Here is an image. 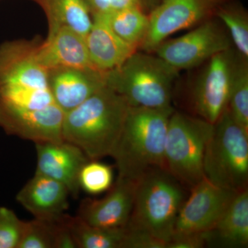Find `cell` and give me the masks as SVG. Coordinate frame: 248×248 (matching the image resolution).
<instances>
[{
  "instance_id": "obj_9",
  "label": "cell",
  "mask_w": 248,
  "mask_h": 248,
  "mask_svg": "<svg viewBox=\"0 0 248 248\" xmlns=\"http://www.w3.org/2000/svg\"><path fill=\"white\" fill-rule=\"evenodd\" d=\"M227 0H160L150 11L149 29L141 48L153 53L158 46L174 32L199 25L215 17Z\"/></svg>"
},
{
  "instance_id": "obj_7",
  "label": "cell",
  "mask_w": 248,
  "mask_h": 248,
  "mask_svg": "<svg viewBox=\"0 0 248 248\" xmlns=\"http://www.w3.org/2000/svg\"><path fill=\"white\" fill-rule=\"evenodd\" d=\"M241 56L232 47L206 62L190 94L194 115L215 124L227 110L232 83Z\"/></svg>"
},
{
  "instance_id": "obj_21",
  "label": "cell",
  "mask_w": 248,
  "mask_h": 248,
  "mask_svg": "<svg viewBox=\"0 0 248 248\" xmlns=\"http://www.w3.org/2000/svg\"><path fill=\"white\" fill-rule=\"evenodd\" d=\"M77 248H123L125 228H103L88 224L79 217L68 215Z\"/></svg>"
},
{
  "instance_id": "obj_19",
  "label": "cell",
  "mask_w": 248,
  "mask_h": 248,
  "mask_svg": "<svg viewBox=\"0 0 248 248\" xmlns=\"http://www.w3.org/2000/svg\"><path fill=\"white\" fill-rule=\"evenodd\" d=\"M248 246V189L236 192L213 229L207 247L245 248Z\"/></svg>"
},
{
  "instance_id": "obj_10",
  "label": "cell",
  "mask_w": 248,
  "mask_h": 248,
  "mask_svg": "<svg viewBox=\"0 0 248 248\" xmlns=\"http://www.w3.org/2000/svg\"><path fill=\"white\" fill-rule=\"evenodd\" d=\"M190 190L178 214L172 236L210 231L236 193L215 185L205 177Z\"/></svg>"
},
{
  "instance_id": "obj_31",
  "label": "cell",
  "mask_w": 248,
  "mask_h": 248,
  "mask_svg": "<svg viewBox=\"0 0 248 248\" xmlns=\"http://www.w3.org/2000/svg\"><path fill=\"white\" fill-rule=\"evenodd\" d=\"M92 17L93 16L109 14L110 12V0H84Z\"/></svg>"
},
{
  "instance_id": "obj_14",
  "label": "cell",
  "mask_w": 248,
  "mask_h": 248,
  "mask_svg": "<svg viewBox=\"0 0 248 248\" xmlns=\"http://www.w3.org/2000/svg\"><path fill=\"white\" fill-rule=\"evenodd\" d=\"M107 72L94 68H58L48 71L54 102L64 113L76 108L106 84Z\"/></svg>"
},
{
  "instance_id": "obj_30",
  "label": "cell",
  "mask_w": 248,
  "mask_h": 248,
  "mask_svg": "<svg viewBox=\"0 0 248 248\" xmlns=\"http://www.w3.org/2000/svg\"><path fill=\"white\" fill-rule=\"evenodd\" d=\"M207 247V232L173 235L167 248H203Z\"/></svg>"
},
{
  "instance_id": "obj_5",
  "label": "cell",
  "mask_w": 248,
  "mask_h": 248,
  "mask_svg": "<svg viewBox=\"0 0 248 248\" xmlns=\"http://www.w3.org/2000/svg\"><path fill=\"white\" fill-rule=\"evenodd\" d=\"M204 177L222 188L238 192L248 189V131L229 110L214 124L204 152Z\"/></svg>"
},
{
  "instance_id": "obj_13",
  "label": "cell",
  "mask_w": 248,
  "mask_h": 248,
  "mask_svg": "<svg viewBox=\"0 0 248 248\" xmlns=\"http://www.w3.org/2000/svg\"><path fill=\"white\" fill-rule=\"evenodd\" d=\"M137 181L118 176L107 196L100 200H83L77 216L94 227L125 228L133 208Z\"/></svg>"
},
{
  "instance_id": "obj_3",
  "label": "cell",
  "mask_w": 248,
  "mask_h": 248,
  "mask_svg": "<svg viewBox=\"0 0 248 248\" xmlns=\"http://www.w3.org/2000/svg\"><path fill=\"white\" fill-rule=\"evenodd\" d=\"M179 73L155 54L138 50L121 66L107 72L106 84L130 107L168 108L172 107Z\"/></svg>"
},
{
  "instance_id": "obj_15",
  "label": "cell",
  "mask_w": 248,
  "mask_h": 248,
  "mask_svg": "<svg viewBox=\"0 0 248 248\" xmlns=\"http://www.w3.org/2000/svg\"><path fill=\"white\" fill-rule=\"evenodd\" d=\"M37 164L35 172L63 184L70 195L77 197L80 190L79 174L89 161L78 147L69 142L35 143Z\"/></svg>"
},
{
  "instance_id": "obj_22",
  "label": "cell",
  "mask_w": 248,
  "mask_h": 248,
  "mask_svg": "<svg viewBox=\"0 0 248 248\" xmlns=\"http://www.w3.org/2000/svg\"><path fill=\"white\" fill-rule=\"evenodd\" d=\"M108 17L116 35L137 50L141 48L149 29L148 14L141 8L110 11Z\"/></svg>"
},
{
  "instance_id": "obj_33",
  "label": "cell",
  "mask_w": 248,
  "mask_h": 248,
  "mask_svg": "<svg viewBox=\"0 0 248 248\" xmlns=\"http://www.w3.org/2000/svg\"><path fill=\"white\" fill-rule=\"evenodd\" d=\"M140 4L142 9L147 12V11H151L154 9L160 1V0H140Z\"/></svg>"
},
{
  "instance_id": "obj_16",
  "label": "cell",
  "mask_w": 248,
  "mask_h": 248,
  "mask_svg": "<svg viewBox=\"0 0 248 248\" xmlns=\"http://www.w3.org/2000/svg\"><path fill=\"white\" fill-rule=\"evenodd\" d=\"M37 58L47 71L58 68H96L90 60L85 37L68 27L48 31L47 38L39 45Z\"/></svg>"
},
{
  "instance_id": "obj_25",
  "label": "cell",
  "mask_w": 248,
  "mask_h": 248,
  "mask_svg": "<svg viewBox=\"0 0 248 248\" xmlns=\"http://www.w3.org/2000/svg\"><path fill=\"white\" fill-rule=\"evenodd\" d=\"M0 100L29 110L45 108L55 104L48 89L28 86H11L0 89Z\"/></svg>"
},
{
  "instance_id": "obj_12",
  "label": "cell",
  "mask_w": 248,
  "mask_h": 248,
  "mask_svg": "<svg viewBox=\"0 0 248 248\" xmlns=\"http://www.w3.org/2000/svg\"><path fill=\"white\" fill-rule=\"evenodd\" d=\"M40 41H8L0 46V89L11 86L48 89V71L37 58Z\"/></svg>"
},
{
  "instance_id": "obj_20",
  "label": "cell",
  "mask_w": 248,
  "mask_h": 248,
  "mask_svg": "<svg viewBox=\"0 0 248 248\" xmlns=\"http://www.w3.org/2000/svg\"><path fill=\"white\" fill-rule=\"evenodd\" d=\"M45 11L48 31L68 27L86 37L93 17L84 0H34Z\"/></svg>"
},
{
  "instance_id": "obj_27",
  "label": "cell",
  "mask_w": 248,
  "mask_h": 248,
  "mask_svg": "<svg viewBox=\"0 0 248 248\" xmlns=\"http://www.w3.org/2000/svg\"><path fill=\"white\" fill-rule=\"evenodd\" d=\"M113 176L111 166L97 160H89L80 171V188L89 195H99L110 188Z\"/></svg>"
},
{
  "instance_id": "obj_32",
  "label": "cell",
  "mask_w": 248,
  "mask_h": 248,
  "mask_svg": "<svg viewBox=\"0 0 248 248\" xmlns=\"http://www.w3.org/2000/svg\"><path fill=\"white\" fill-rule=\"evenodd\" d=\"M131 7L141 8L140 0H110L111 11Z\"/></svg>"
},
{
  "instance_id": "obj_4",
  "label": "cell",
  "mask_w": 248,
  "mask_h": 248,
  "mask_svg": "<svg viewBox=\"0 0 248 248\" xmlns=\"http://www.w3.org/2000/svg\"><path fill=\"white\" fill-rule=\"evenodd\" d=\"M184 187L166 169L145 173L137 181L133 208L125 227L146 232L168 244L186 200Z\"/></svg>"
},
{
  "instance_id": "obj_8",
  "label": "cell",
  "mask_w": 248,
  "mask_h": 248,
  "mask_svg": "<svg viewBox=\"0 0 248 248\" xmlns=\"http://www.w3.org/2000/svg\"><path fill=\"white\" fill-rule=\"evenodd\" d=\"M232 45L223 24L210 18L186 35L165 40L153 53L179 71L200 66Z\"/></svg>"
},
{
  "instance_id": "obj_26",
  "label": "cell",
  "mask_w": 248,
  "mask_h": 248,
  "mask_svg": "<svg viewBox=\"0 0 248 248\" xmlns=\"http://www.w3.org/2000/svg\"><path fill=\"white\" fill-rule=\"evenodd\" d=\"M62 217L54 220L35 218L32 221H24L18 248H56L59 223Z\"/></svg>"
},
{
  "instance_id": "obj_11",
  "label": "cell",
  "mask_w": 248,
  "mask_h": 248,
  "mask_svg": "<svg viewBox=\"0 0 248 248\" xmlns=\"http://www.w3.org/2000/svg\"><path fill=\"white\" fill-rule=\"evenodd\" d=\"M64 112L54 104L37 110L21 108L0 100V128L9 135L37 143L64 141Z\"/></svg>"
},
{
  "instance_id": "obj_28",
  "label": "cell",
  "mask_w": 248,
  "mask_h": 248,
  "mask_svg": "<svg viewBox=\"0 0 248 248\" xmlns=\"http://www.w3.org/2000/svg\"><path fill=\"white\" fill-rule=\"evenodd\" d=\"M24 226L13 210L0 207V248H18Z\"/></svg>"
},
{
  "instance_id": "obj_6",
  "label": "cell",
  "mask_w": 248,
  "mask_h": 248,
  "mask_svg": "<svg viewBox=\"0 0 248 248\" xmlns=\"http://www.w3.org/2000/svg\"><path fill=\"white\" fill-rule=\"evenodd\" d=\"M214 124L195 115L173 111L166 145V170L183 186L192 188L204 178V152Z\"/></svg>"
},
{
  "instance_id": "obj_18",
  "label": "cell",
  "mask_w": 248,
  "mask_h": 248,
  "mask_svg": "<svg viewBox=\"0 0 248 248\" xmlns=\"http://www.w3.org/2000/svg\"><path fill=\"white\" fill-rule=\"evenodd\" d=\"M108 15L93 16L92 27L85 37L91 63L102 72L115 69L138 51L116 35Z\"/></svg>"
},
{
  "instance_id": "obj_2",
  "label": "cell",
  "mask_w": 248,
  "mask_h": 248,
  "mask_svg": "<svg viewBox=\"0 0 248 248\" xmlns=\"http://www.w3.org/2000/svg\"><path fill=\"white\" fill-rule=\"evenodd\" d=\"M174 110L172 107H129L122 135L112 155L120 177L137 181L152 169H166V134Z\"/></svg>"
},
{
  "instance_id": "obj_23",
  "label": "cell",
  "mask_w": 248,
  "mask_h": 248,
  "mask_svg": "<svg viewBox=\"0 0 248 248\" xmlns=\"http://www.w3.org/2000/svg\"><path fill=\"white\" fill-rule=\"evenodd\" d=\"M221 5L215 14L226 28L236 51L248 59V17L243 8L234 5Z\"/></svg>"
},
{
  "instance_id": "obj_24",
  "label": "cell",
  "mask_w": 248,
  "mask_h": 248,
  "mask_svg": "<svg viewBox=\"0 0 248 248\" xmlns=\"http://www.w3.org/2000/svg\"><path fill=\"white\" fill-rule=\"evenodd\" d=\"M248 59L241 56L232 83L228 110L236 122L248 131Z\"/></svg>"
},
{
  "instance_id": "obj_1",
  "label": "cell",
  "mask_w": 248,
  "mask_h": 248,
  "mask_svg": "<svg viewBox=\"0 0 248 248\" xmlns=\"http://www.w3.org/2000/svg\"><path fill=\"white\" fill-rule=\"evenodd\" d=\"M125 99L107 86L64 113L62 136L89 160L112 156L129 109Z\"/></svg>"
},
{
  "instance_id": "obj_17",
  "label": "cell",
  "mask_w": 248,
  "mask_h": 248,
  "mask_svg": "<svg viewBox=\"0 0 248 248\" xmlns=\"http://www.w3.org/2000/svg\"><path fill=\"white\" fill-rule=\"evenodd\" d=\"M69 195L62 183L35 172L16 199L35 218L54 220L64 215L68 208Z\"/></svg>"
},
{
  "instance_id": "obj_29",
  "label": "cell",
  "mask_w": 248,
  "mask_h": 248,
  "mask_svg": "<svg viewBox=\"0 0 248 248\" xmlns=\"http://www.w3.org/2000/svg\"><path fill=\"white\" fill-rule=\"evenodd\" d=\"M164 241L155 237L149 233L125 227L123 248H166Z\"/></svg>"
}]
</instances>
